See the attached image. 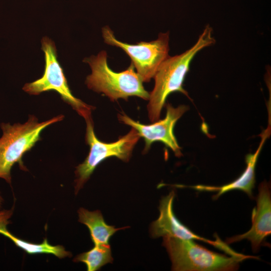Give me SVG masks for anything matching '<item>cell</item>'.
<instances>
[{"mask_svg":"<svg viewBox=\"0 0 271 271\" xmlns=\"http://www.w3.org/2000/svg\"><path fill=\"white\" fill-rule=\"evenodd\" d=\"M175 196V192L172 191L161 199L159 208L160 215L150 227L152 237L169 236L182 238L186 226L174 214L173 206Z\"/></svg>","mask_w":271,"mask_h":271,"instance_id":"8fae6325","label":"cell"},{"mask_svg":"<svg viewBox=\"0 0 271 271\" xmlns=\"http://www.w3.org/2000/svg\"><path fill=\"white\" fill-rule=\"evenodd\" d=\"M59 115L43 122H39L34 115H30L27 122L11 124L2 123L0 138V178L11 184V170L16 163L26 170L22 161L23 155L30 151L40 140L42 131L47 126L63 120Z\"/></svg>","mask_w":271,"mask_h":271,"instance_id":"277c9868","label":"cell"},{"mask_svg":"<svg viewBox=\"0 0 271 271\" xmlns=\"http://www.w3.org/2000/svg\"><path fill=\"white\" fill-rule=\"evenodd\" d=\"M78 214V221L88 227L94 244H109L110 238L117 231L128 227L115 228L106 224L99 210L90 211L80 208Z\"/></svg>","mask_w":271,"mask_h":271,"instance_id":"7c38bea8","label":"cell"},{"mask_svg":"<svg viewBox=\"0 0 271 271\" xmlns=\"http://www.w3.org/2000/svg\"><path fill=\"white\" fill-rule=\"evenodd\" d=\"M86 123L85 140L90 149L84 161L76 167L74 181L77 194L89 179L97 166L106 159L115 157L124 162L130 159L132 151L140 138L133 128L114 142L106 143L99 140L94 130L91 116L85 118Z\"/></svg>","mask_w":271,"mask_h":271,"instance_id":"5b68a950","label":"cell"},{"mask_svg":"<svg viewBox=\"0 0 271 271\" xmlns=\"http://www.w3.org/2000/svg\"><path fill=\"white\" fill-rule=\"evenodd\" d=\"M42 50L45 56V68L43 76L36 80L25 84L23 89L31 95L55 91L62 99L70 105L84 119L91 116L94 107L75 97L69 88L63 68L57 60V50L54 43L47 37L41 40Z\"/></svg>","mask_w":271,"mask_h":271,"instance_id":"8992f818","label":"cell"},{"mask_svg":"<svg viewBox=\"0 0 271 271\" xmlns=\"http://www.w3.org/2000/svg\"><path fill=\"white\" fill-rule=\"evenodd\" d=\"M270 134V124L261 134V141L256 151L253 154H249L245 157L246 167L241 175L236 180L221 186H211L203 185L185 186L200 191L217 192L213 196L214 200L222 194L231 190H238L246 193L250 197H252V189L254 187L255 169L259 155L263 146Z\"/></svg>","mask_w":271,"mask_h":271,"instance_id":"30bf717a","label":"cell"},{"mask_svg":"<svg viewBox=\"0 0 271 271\" xmlns=\"http://www.w3.org/2000/svg\"><path fill=\"white\" fill-rule=\"evenodd\" d=\"M104 41L121 49L130 57L137 72L144 82H149L161 64L169 56V32L161 33L151 42L142 41L130 44L118 40L107 26L102 29Z\"/></svg>","mask_w":271,"mask_h":271,"instance_id":"52a82bcc","label":"cell"},{"mask_svg":"<svg viewBox=\"0 0 271 271\" xmlns=\"http://www.w3.org/2000/svg\"><path fill=\"white\" fill-rule=\"evenodd\" d=\"M14 206L10 209L0 211V234L10 239L17 247L30 254H50L56 255L59 250L57 245H53L49 243L46 238L41 243H35L22 239L14 235L8 229L10 223V219L14 212Z\"/></svg>","mask_w":271,"mask_h":271,"instance_id":"4fadbf2b","label":"cell"},{"mask_svg":"<svg viewBox=\"0 0 271 271\" xmlns=\"http://www.w3.org/2000/svg\"><path fill=\"white\" fill-rule=\"evenodd\" d=\"M252 226L246 232L226 239L230 244L246 239L250 241L252 250L257 251L265 238L271 234V195L270 186L262 182L258 187L256 206L251 214Z\"/></svg>","mask_w":271,"mask_h":271,"instance_id":"9c48e42d","label":"cell"},{"mask_svg":"<svg viewBox=\"0 0 271 271\" xmlns=\"http://www.w3.org/2000/svg\"><path fill=\"white\" fill-rule=\"evenodd\" d=\"M73 261L84 263L88 271L97 270L113 261L110 245L94 244L90 250L77 255Z\"/></svg>","mask_w":271,"mask_h":271,"instance_id":"5bb4252c","label":"cell"},{"mask_svg":"<svg viewBox=\"0 0 271 271\" xmlns=\"http://www.w3.org/2000/svg\"><path fill=\"white\" fill-rule=\"evenodd\" d=\"M215 42L213 29L208 24L190 49L181 54L169 56L161 64L154 76L155 85L150 93L147 105L148 117L151 122L160 119L166 99L171 93L179 92L190 98L183 88V83L191 62L198 52Z\"/></svg>","mask_w":271,"mask_h":271,"instance_id":"6da1fadb","label":"cell"},{"mask_svg":"<svg viewBox=\"0 0 271 271\" xmlns=\"http://www.w3.org/2000/svg\"><path fill=\"white\" fill-rule=\"evenodd\" d=\"M4 203V199L1 195V192H0V209L2 208L3 204Z\"/></svg>","mask_w":271,"mask_h":271,"instance_id":"9a60e30c","label":"cell"},{"mask_svg":"<svg viewBox=\"0 0 271 271\" xmlns=\"http://www.w3.org/2000/svg\"><path fill=\"white\" fill-rule=\"evenodd\" d=\"M163 245L172 262V269L176 271H230L237 270L239 263L256 256H227L200 245L192 240L165 236Z\"/></svg>","mask_w":271,"mask_h":271,"instance_id":"3957f363","label":"cell"},{"mask_svg":"<svg viewBox=\"0 0 271 271\" xmlns=\"http://www.w3.org/2000/svg\"><path fill=\"white\" fill-rule=\"evenodd\" d=\"M166 114L163 119H159L151 124H144L136 121L122 113L118 115L121 122L135 129L140 138L145 142L144 152L148 151L155 142H161L170 148L177 157L182 156L181 149L174 133V128L177 121L189 109L186 105H180L176 107L170 103L165 104Z\"/></svg>","mask_w":271,"mask_h":271,"instance_id":"ba28073f","label":"cell"},{"mask_svg":"<svg viewBox=\"0 0 271 271\" xmlns=\"http://www.w3.org/2000/svg\"><path fill=\"white\" fill-rule=\"evenodd\" d=\"M107 60L105 51L83 60L91 69L85 81L88 88L103 93L111 101L120 98L127 100L130 96L149 100L150 93L144 88L143 81L131 63L126 70L116 72L109 68Z\"/></svg>","mask_w":271,"mask_h":271,"instance_id":"7a4b0ae2","label":"cell"}]
</instances>
